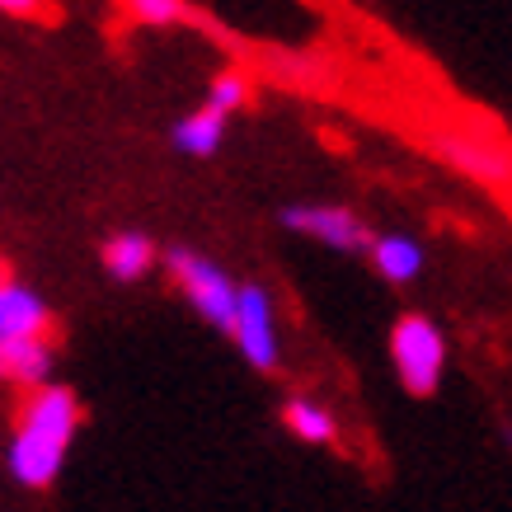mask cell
Segmentation results:
<instances>
[{
	"label": "cell",
	"mask_w": 512,
	"mask_h": 512,
	"mask_svg": "<svg viewBox=\"0 0 512 512\" xmlns=\"http://www.w3.org/2000/svg\"><path fill=\"white\" fill-rule=\"evenodd\" d=\"M5 461H10V475H15L24 489H47V484L62 475L66 447H62V442H52V437H38V433H24V428H15V437H10V451H5Z\"/></svg>",
	"instance_id": "obj_8"
},
{
	"label": "cell",
	"mask_w": 512,
	"mask_h": 512,
	"mask_svg": "<svg viewBox=\"0 0 512 512\" xmlns=\"http://www.w3.org/2000/svg\"><path fill=\"white\" fill-rule=\"evenodd\" d=\"M174 151H184V156L193 160H207L221 151V141H226V113H217L212 104H202L198 113H188V118H179L170 132Z\"/></svg>",
	"instance_id": "obj_10"
},
{
	"label": "cell",
	"mask_w": 512,
	"mask_h": 512,
	"mask_svg": "<svg viewBox=\"0 0 512 512\" xmlns=\"http://www.w3.org/2000/svg\"><path fill=\"white\" fill-rule=\"evenodd\" d=\"M282 226L306 235V240H320V245L339 249V254L372 249L367 221L357 217L353 207H334V202H296V207H282Z\"/></svg>",
	"instance_id": "obj_4"
},
{
	"label": "cell",
	"mask_w": 512,
	"mask_h": 512,
	"mask_svg": "<svg viewBox=\"0 0 512 512\" xmlns=\"http://www.w3.org/2000/svg\"><path fill=\"white\" fill-rule=\"evenodd\" d=\"M372 268L381 273L386 282H414L423 273V245L414 240V235H376L372 240Z\"/></svg>",
	"instance_id": "obj_11"
},
{
	"label": "cell",
	"mask_w": 512,
	"mask_h": 512,
	"mask_svg": "<svg viewBox=\"0 0 512 512\" xmlns=\"http://www.w3.org/2000/svg\"><path fill=\"white\" fill-rule=\"evenodd\" d=\"M231 339L254 372H273L278 367V315H273V301H268L259 282L240 287V311H235Z\"/></svg>",
	"instance_id": "obj_5"
},
{
	"label": "cell",
	"mask_w": 512,
	"mask_h": 512,
	"mask_svg": "<svg viewBox=\"0 0 512 512\" xmlns=\"http://www.w3.org/2000/svg\"><path fill=\"white\" fill-rule=\"evenodd\" d=\"M207 104L231 118L235 109H245L249 104V80L240 76V71H221V76L212 80V90H207Z\"/></svg>",
	"instance_id": "obj_15"
},
{
	"label": "cell",
	"mask_w": 512,
	"mask_h": 512,
	"mask_svg": "<svg viewBox=\"0 0 512 512\" xmlns=\"http://www.w3.org/2000/svg\"><path fill=\"white\" fill-rule=\"evenodd\" d=\"M390 362H395V376L409 395H433L442 386V372H447V339L433 320L423 315H400L395 329H390Z\"/></svg>",
	"instance_id": "obj_3"
},
{
	"label": "cell",
	"mask_w": 512,
	"mask_h": 512,
	"mask_svg": "<svg viewBox=\"0 0 512 512\" xmlns=\"http://www.w3.org/2000/svg\"><path fill=\"white\" fill-rule=\"evenodd\" d=\"M80 400L71 395L66 386H33L29 395H24V404H19V423L15 428H24V433H38V437H52V442H62V447H71V437L80 433Z\"/></svg>",
	"instance_id": "obj_6"
},
{
	"label": "cell",
	"mask_w": 512,
	"mask_h": 512,
	"mask_svg": "<svg viewBox=\"0 0 512 512\" xmlns=\"http://www.w3.org/2000/svg\"><path fill=\"white\" fill-rule=\"evenodd\" d=\"M52 339H0V381L15 386H47L52 376Z\"/></svg>",
	"instance_id": "obj_9"
},
{
	"label": "cell",
	"mask_w": 512,
	"mask_h": 512,
	"mask_svg": "<svg viewBox=\"0 0 512 512\" xmlns=\"http://www.w3.org/2000/svg\"><path fill=\"white\" fill-rule=\"evenodd\" d=\"M282 419H287V428H292L301 442H334V433H339L334 414H329L325 404H315V400H292Z\"/></svg>",
	"instance_id": "obj_13"
},
{
	"label": "cell",
	"mask_w": 512,
	"mask_h": 512,
	"mask_svg": "<svg viewBox=\"0 0 512 512\" xmlns=\"http://www.w3.org/2000/svg\"><path fill=\"white\" fill-rule=\"evenodd\" d=\"M127 15L146 24V29H174V24H188V5L184 0H123Z\"/></svg>",
	"instance_id": "obj_14"
},
{
	"label": "cell",
	"mask_w": 512,
	"mask_h": 512,
	"mask_svg": "<svg viewBox=\"0 0 512 512\" xmlns=\"http://www.w3.org/2000/svg\"><path fill=\"white\" fill-rule=\"evenodd\" d=\"M47 0H0V15H19V19H33L43 15Z\"/></svg>",
	"instance_id": "obj_16"
},
{
	"label": "cell",
	"mask_w": 512,
	"mask_h": 512,
	"mask_svg": "<svg viewBox=\"0 0 512 512\" xmlns=\"http://www.w3.org/2000/svg\"><path fill=\"white\" fill-rule=\"evenodd\" d=\"M151 264H156V245H151V235L118 231L113 240H104V268H109V278L137 282V278L151 273Z\"/></svg>",
	"instance_id": "obj_12"
},
{
	"label": "cell",
	"mask_w": 512,
	"mask_h": 512,
	"mask_svg": "<svg viewBox=\"0 0 512 512\" xmlns=\"http://www.w3.org/2000/svg\"><path fill=\"white\" fill-rule=\"evenodd\" d=\"M0 339H52V306L15 278H0Z\"/></svg>",
	"instance_id": "obj_7"
},
{
	"label": "cell",
	"mask_w": 512,
	"mask_h": 512,
	"mask_svg": "<svg viewBox=\"0 0 512 512\" xmlns=\"http://www.w3.org/2000/svg\"><path fill=\"white\" fill-rule=\"evenodd\" d=\"M428 151H433L447 170H456L470 184L484 188H508L512 184V146L489 127L470 123V118H442L428 127Z\"/></svg>",
	"instance_id": "obj_1"
},
{
	"label": "cell",
	"mask_w": 512,
	"mask_h": 512,
	"mask_svg": "<svg viewBox=\"0 0 512 512\" xmlns=\"http://www.w3.org/2000/svg\"><path fill=\"white\" fill-rule=\"evenodd\" d=\"M165 268H170V278L179 282V292L188 296V306H193L207 325H217L231 334L235 311H240V282L221 264L193 254V249H165Z\"/></svg>",
	"instance_id": "obj_2"
}]
</instances>
